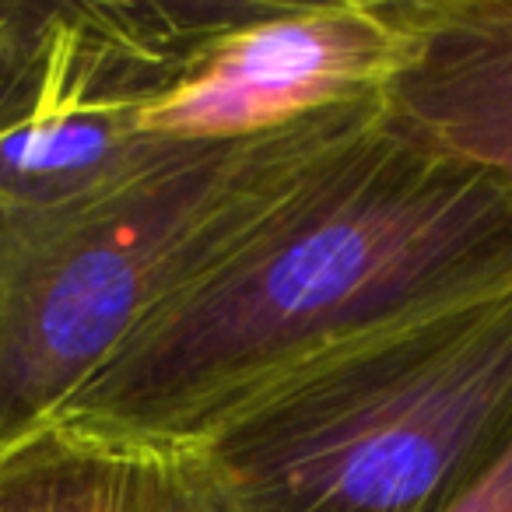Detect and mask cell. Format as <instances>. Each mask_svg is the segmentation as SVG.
<instances>
[{
  "mask_svg": "<svg viewBox=\"0 0 512 512\" xmlns=\"http://www.w3.org/2000/svg\"><path fill=\"white\" fill-rule=\"evenodd\" d=\"M376 113L365 99L249 141L162 137L92 197L0 211V460L50 432L172 288Z\"/></svg>",
  "mask_w": 512,
  "mask_h": 512,
  "instance_id": "obj_2",
  "label": "cell"
},
{
  "mask_svg": "<svg viewBox=\"0 0 512 512\" xmlns=\"http://www.w3.org/2000/svg\"><path fill=\"white\" fill-rule=\"evenodd\" d=\"M512 439V285L397 330L186 446L232 512H439Z\"/></svg>",
  "mask_w": 512,
  "mask_h": 512,
  "instance_id": "obj_3",
  "label": "cell"
},
{
  "mask_svg": "<svg viewBox=\"0 0 512 512\" xmlns=\"http://www.w3.org/2000/svg\"><path fill=\"white\" fill-rule=\"evenodd\" d=\"M169 11L127 4H0V134L53 113L144 106L193 50Z\"/></svg>",
  "mask_w": 512,
  "mask_h": 512,
  "instance_id": "obj_5",
  "label": "cell"
},
{
  "mask_svg": "<svg viewBox=\"0 0 512 512\" xmlns=\"http://www.w3.org/2000/svg\"><path fill=\"white\" fill-rule=\"evenodd\" d=\"M116 456L46 432L0 460V512H106Z\"/></svg>",
  "mask_w": 512,
  "mask_h": 512,
  "instance_id": "obj_7",
  "label": "cell"
},
{
  "mask_svg": "<svg viewBox=\"0 0 512 512\" xmlns=\"http://www.w3.org/2000/svg\"><path fill=\"white\" fill-rule=\"evenodd\" d=\"M411 50L404 4L334 0L264 8L211 32L193 60L137 113L165 141H249L330 109L379 99Z\"/></svg>",
  "mask_w": 512,
  "mask_h": 512,
  "instance_id": "obj_4",
  "label": "cell"
},
{
  "mask_svg": "<svg viewBox=\"0 0 512 512\" xmlns=\"http://www.w3.org/2000/svg\"><path fill=\"white\" fill-rule=\"evenodd\" d=\"M512 285V193L386 123L299 176L53 418L102 453L186 449L274 390Z\"/></svg>",
  "mask_w": 512,
  "mask_h": 512,
  "instance_id": "obj_1",
  "label": "cell"
},
{
  "mask_svg": "<svg viewBox=\"0 0 512 512\" xmlns=\"http://www.w3.org/2000/svg\"><path fill=\"white\" fill-rule=\"evenodd\" d=\"M411 50L383 116L432 155L512 193V0H407Z\"/></svg>",
  "mask_w": 512,
  "mask_h": 512,
  "instance_id": "obj_6",
  "label": "cell"
},
{
  "mask_svg": "<svg viewBox=\"0 0 512 512\" xmlns=\"http://www.w3.org/2000/svg\"><path fill=\"white\" fill-rule=\"evenodd\" d=\"M113 456L106 512H232L190 449H137Z\"/></svg>",
  "mask_w": 512,
  "mask_h": 512,
  "instance_id": "obj_8",
  "label": "cell"
},
{
  "mask_svg": "<svg viewBox=\"0 0 512 512\" xmlns=\"http://www.w3.org/2000/svg\"><path fill=\"white\" fill-rule=\"evenodd\" d=\"M439 512H512V439L505 449Z\"/></svg>",
  "mask_w": 512,
  "mask_h": 512,
  "instance_id": "obj_9",
  "label": "cell"
}]
</instances>
